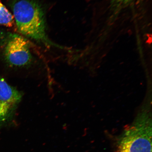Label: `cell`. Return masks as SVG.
Returning a JSON list of instances; mask_svg holds the SVG:
<instances>
[{
	"instance_id": "6da1fadb",
	"label": "cell",
	"mask_w": 152,
	"mask_h": 152,
	"mask_svg": "<svg viewBox=\"0 0 152 152\" xmlns=\"http://www.w3.org/2000/svg\"><path fill=\"white\" fill-rule=\"evenodd\" d=\"M10 6L20 33L48 46L63 48L53 43L48 37L44 11L37 1L14 0Z\"/></svg>"
},
{
	"instance_id": "7a4b0ae2",
	"label": "cell",
	"mask_w": 152,
	"mask_h": 152,
	"mask_svg": "<svg viewBox=\"0 0 152 152\" xmlns=\"http://www.w3.org/2000/svg\"><path fill=\"white\" fill-rule=\"evenodd\" d=\"M0 49L6 63L11 68H25L33 61L29 43L18 34L0 31Z\"/></svg>"
},
{
	"instance_id": "3957f363",
	"label": "cell",
	"mask_w": 152,
	"mask_h": 152,
	"mask_svg": "<svg viewBox=\"0 0 152 152\" xmlns=\"http://www.w3.org/2000/svg\"><path fill=\"white\" fill-rule=\"evenodd\" d=\"M117 152H152L151 125L138 123L126 129L119 140Z\"/></svg>"
},
{
	"instance_id": "277c9868",
	"label": "cell",
	"mask_w": 152,
	"mask_h": 152,
	"mask_svg": "<svg viewBox=\"0 0 152 152\" xmlns=\"http://www.w3.org/2000/svg\"><path fill=\"white\" fill-rule=\"evenodd\" d=\"M22 97L19 91L0 77V125L11 118Z\"/></svg>"
},
{
	"instance_id": "5b68a950",
	"label": "cell",
	"mask_w": 152,
	"mask_h": 152,
	"mask_svg": "<svg viewBox=\"0 0 152 152\" xmlns=\"http://www.w3.org/2000/svg\"><path fill=\"white\" fill-rule=\"evenodd\" d=\"M14 23L13 15L0 1V25L11 27Z\"/></svg>"
},
{
	"instance_id": "8992f818",
	"label": "cell",
	"mask_w": 152,
	"mask_h": 152,
	"mask_svg": "<svg viewBox=\"0 0 152 152\" xmlns=\"http://www.w3.org/2000/svg\"><path fill=\"white\" fill-rule=\"evenodd\" d=\"M135 0H111V4L113 9L118 10L127 6Z\"/></svg>"
}]
</instances>
